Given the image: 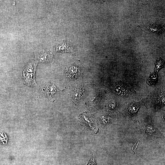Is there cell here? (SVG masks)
I'll list each match as a JSON object with an SVG mask.
<instances>
[{
  "instance_id": "5b68a950",
  "label": "cell",
  "mask_w": 165,
  "mask_h": 165,
  "mask_svg": "<svg viewBox=\"0 0 165 165\" xmlns=\"http://www.w3.org/2000/svg\"><path fill=\"white\" fill-rule=\"evenodd\" d=\"M35 60L38 63L50 62L52 60V52L46 50H42L35 53Z\"/></svg>"
},
{
  "instance_id": "30bf717a",
  "label": "cell",
  "mask_w": 165,
  "mask_h": 165,
  "mask_svg": "<svg viewBox=\"0 0 165 165\" xmlns=\"http://www.w3.org/2000/svg\"><path fill=\"white\" fill-rule=\"evenodd\" d=\"M79 72V68L75 65L70 66L67 71L68 77L71 79H75L78 77Z\"/></svg>"
},
{
  "instance_id": "5bb4252c",
  "label": "cell",
  "mask_w": 165,
  "mask_h": 165,
  "mask_svg": "<svg viewBox=\"0 0 165 165\" xmlns=\"http://www.w3.org/2000/svg\"><path fill=\"white\" fill-rule=\"evenodd\" d=\"M83 90L81 88L77 89L74 92L73 94V99L75 100H79L82 96Z\"/></svg>"
},
{
  "instance_id": "2e32d148",
  "label": "cell",
  "mask_w": 165,
  "mask_h": 165,
  "mask_svg": "<svg viewBox=\"0 0 165 165\" xmlns=\"http://www.w3.org/2000/svg\"><path fill=\"white\" fill-rule=\"evenodd\" d=\"M140 138L138 140L136 141L134 145L132 147V149L133 150V151L134 152L135 154V150L136 149V148H137V147L139 143V140H140Z\"/></svg>"
},
{
  "instance_id": "9a60e30c",
  "label": "cell",
  "mask_w": 165,
  "mask_h": 165,
  "mask_svg": "<svg viewBox=\"0 0 165 165\" xmlns=\"http://www.w3.org/2000/svg\"><path fill=\"white\" fill-rule=\"evenodd\" d=\"M100 119L101 124L104 126L110 124L112 122L111 118L106 116H101Z\"/></svg>"
},
{
  "instance_id": "8fae6325",
  "label": "cell",
  "mask_w": 165,
  "mask_h": 165,
  "mask_svg": "<svg viewBox=\"0 0 165 165\" xmlns=\"http://www.w3.org/2000/svg\"><path fill=\"white\" fill-rule=\"evenodd\" d=\"M158 74L154 72L150 75L148 78L146 80V83L149 86L155 85L158 79Z\"/></svg>"
},
{
  "instance_id": "52a82bcc",
  "label": "cell",
  "mask_w": 165,
  "mask_h": 165,
  "mask_svg": "<svg viewBox=\"0 0 165 165\" xmlns=\"http://www.w3.org/2000/svg\"><path fill=\"white\" fill-rule=\"evenodd\" d=\"M41 90L43 95L50 96L56 92V88L54 84L49 83L42 86Z\"/></svg>"
},
{
  "instance_id": "7a4b0ae2",
  "label": "cell",
  "mask_w": 165,
  "mask_h": 165,
  "mask_svg": "<svg viewBox=\"0 0 165 165\" xmlns=\"http://www.w3.org/2000/svg\"><path fill=\"white\" fill-rule=\"evenodd\" d=\"M165 96L164 90H155L142 102L148 109L156 112L165 106Z\"/></svg>"
},
{
  "instance_id": "4fadbf2b",
  "label": "cell",
  "mask_w": 165,
  "mask_h": 165,
  "mask_svg": "<svg viewBox=\"0 0 165 165\" xmlns=\"http://www.w3.org/2000/svg\"><path fill=\"white\" fill-rule=\"evenodd\" d=\"M164 61L160 57L158 60H157L155 62V68L154 72L158 74L160 70L163 67Z\"/></svg>"
},
{
  "instance_id": "277c9868",
  "label": "cell",
  "mask_w": 165,
  "mask_h": 165,
  "mask_svg": "<svg viewBox=\"0 0 165 165\" xmlns=\"http://www.w3.org/2000/svg\"><path fill=\"white\" fill-rule=\"evenodd\" d=\"M112 89L116 95L121 97H127L135 92L129 85L122 81H119L115 83Z\"/></svg>"
},
{
  "instance_id": "ba28073f",
  "label": "cell",
  "mask_w": 165,
  "mask_h": 165,
  "mask_svg": "<svg viewBox=\"0 0 165 165\" xmlns=\"http://www.w3.org/2000/svg\"><path fill=\"white\" fill-rule=\"evenodd\" d=\"M57 52H69L71 50V45L68 41H63L57 44L55 46Z\"/></svg>"
},
{
  "instance_id": "8992f818",
  "label": "cell",
  "mask_w": 165,
  "mask_h": 165,
  "mask_svg": "<svg viewBox=\"0 0 165 165\" xmlns=\"http://www.w3.org/2000/svg\"><path fill=\"white\" fill-rule=\"evenodd\" d=\"M35 78V73L23 72V78L24 84L28 86L35 87L36 86Z\"/></svg>"
},
{
  "instance_id": "7c38bea8",
  "label": "cell",
  "mask_w": 165,
  "mask_h": 165,
  "mask_svg": "<svg viewBox=\"0 0 165 165\" xmlns=\"http://www.w3.org/2000/svg\"><path fill=\"white\" fill-rule=\"evenodd\" d=\"M119 107V102L115 99H112L109 102L108 105V109L112 111H117Z\"/></svg>"
},
{
  "instance_id": "6da1fadb",
  "label": "cell",
  "mask_w": 165,
  "mask_h": 165,
  "mask_svg": "<svg viewBox=\"0 0 165 165\" xmlns=\"http://www.w3.org/2000/svg\"><path fill=\"white\" fill-rule=\"evenodd\" d=\"M139 132L145 138L160 144L164 141L163 134L153 124L151 118H147L138 127Z\"/></svg>"
},
{
  "instance_id": "9c48e42d",
  "label": "cell",
  "mask_w": 165,
  "mask_h": 165,
  "mask_svg": "<svg viewBox=\"0 0 165 165\" xmlns=\"http://www.w3.org/2000/svg\"><path fill=\"white\" fill-rule=\"evenodd\" d=\"M38 63L35 60L28 62L25 66L23 72L35 73Z\"/></svg>"
},
{
  "instance_id": "3957f363",
  "label": "cell",
  "mask_w": 165,
  "mask_h": 165,
  "mask_svg": "<svg viewBox=\"0 0 165 165\" xmlns=\"http://www.w3.org/2000/svg\"><path fill=\"white\" fill-rule=\"evenodd\" d=\"M143 104L142 101L137 102L133 100L130 102L122 111L123 115L135 122H139L137 113Z\"/></svg>"
}]
</instances>
